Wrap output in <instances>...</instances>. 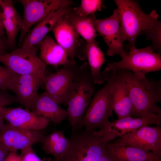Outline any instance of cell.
<instances>
[{"mask_svg": "<svg viewBox=\"0 0 161 161\" xmlns=\"http://www.w3.org/2000/svg\"><path fill=\"white\" fill-rule=\"evenodd\" d=\"M118 10L120 26L126 41L129 46L135 45L140 34H144L151 40V46L161 54V22L159 15L153 10L148 14L141 9L137 1L132 0H114Z\"/></svg>", "mask_w": 161, "mask_h": 161, "instance_id": "obj_1", "label": "cell"}, {"mask_svg": "<svg viewBox=\"0 0 161 161\" xmlns=\"http://www.w3.org/2000/svg\"><path fill=\"white\" fill-rule=\"evenodd\" d=\"M115 71L127 86L132 105L131 117L161 114V109L157 104L161 102V78L157 80L145 75L138 76L126 69Z\"/></svg>", "mask_w": 161, "mask_h": 161, "instance_id": "obj_2", "label": "cell"}, {"mask_svg": "<svg viewBox=\"0 0 161 161\" xmlns=\"http://www.w3.org/2000/svg\"><path fill=\"white\" fill-rule=\"evenodd\" d=\"M107 142L94 129L76 128L72 131L69 146L58 161H114L106 151Z\"/></svg>", "mask_w": 161, "mask_h": 161, "instance_id": "obj_3", "label": "cell"}, {"mask_svg": "<svg viewBox=\"0 0 161 161\" xmlns=\"http://www.w3.org/2000/svg\"><path fill=\"white\" fill-rule=\"evenodd\" d=\"M95 90V84L85 62L76 72L67 101V117L72 130L81 123Z\"/></svg>", "mask_w": 161, "mask_h": 161, "instance_id": "obj_4", "label": "cell"}, {"mask_svg": "<svg viewBox=\"0 0 161 161\" xmlns=\"http://www.w3.org/2000/svg\"><path fill=\"white\" fill-rule=\"evenodd\" d=\"M102 73L106 83L93 97L79 125L87 129L103 128L109 121V119L112 114L114 100L112 77L108 70H104Z\"/></svg>", "mask_w": 161, "mask_h": 161, "instance_id": "obj_5", "label": "cell"}, {"mask_svg": "<svg viewBox=\"0 0 161 161\" xmlns=\"http://www.w3.org/2000/svg\"><path fill=\"white\" fill-rule=\"evenodd\" d=\"M128 47L129 52L124 58L118 62L108 63L105 69H126L139 76L160 71L161 55L154 52L151 46L137 48L134 45Z\"/></svg>", "mask_w": 161, "mask_h": 161, "instance_id": "obj_6", "label": "cell"}, {"mask_svg": "<svg viewBox=\"0 0 161 161\" xmlns=\"http://www.w3.org/2000/svg\"><path fill=\"white\" fill-rule=\"evenodd\" d=\"M36 46L21 47L0 56V62L17 74H34L45 76L47 65L36 55Z\"/></svg>", "mask_w": 161, "mask_h": 161, "instance_id": "obj_7", "label": "cell"}, {"mask_svg": "<svg viewBox=\"0 0 161 161\" xmlns=\"http://www.w3.org/2000/svg\"><path fill=\"white\" fill-rule=\"evenodd\" d=\"M23 7V26L19 39L23 41L31 27L37 24L53 11L73 4L70 0H19Z\"/></svg>", "mask_w": 161, "mask_h": 161, "instance_id": "obj_8", "label": "cell"}, {"mask_svg": "<svg viewBox=\"0 0 161 161\" xmlns=\"http://www.w3.org/2000/svg\"><path fill=\"white\" fill-rule=\"evenodd\" d=\"M96 32L102 36L108 47L106 55L109 56L118 55L122 58L128 53L125 49L126 41L120 23L117 9L114 10L109 17L96 19L95 23Z\"/></svg>", "mask_w": 161, "mask_h": 161, "instance_id": "obj_9", "label": "cell"}, {"mask_svg": "<svg viewBox=\"0 0 161 161\" xmlns=\"http://www.w3.org/2000/svg\"><path fill=\"white\" fill-rule=\"evenodd\" d=\"M161 125V114H150L138 117H128L109 121L97 131L109 142L129 133L146 126Z\"/></svg>", "mask_w": 161, "mask_h": 161, "instance_id": "obj_10", "label": "cell"}, {"mask_svg": "<svg viewBox=\"0 0 161 161\" xmlns=\"http://www.w3.org/2000/svg\"><path fill=\"white\" fill-rule=\"evenodd\" d=\"M76 63L62 66L56 72L46 76L44 83L46 92L58 103L67 105L76 72Z\"/></svg>", "mask_w": 161, "mask_h": 161, "instance_id": "obj_11", "label": "cell"}, {"mask_svg": "<svg viewBox=\"0 0 161 161\" xmlns=\"http://www.w3.org/2000/svg\"><path fill=\"white\" fill-rule=\"evenodd\" d=\"M45 77L34 74L21 75L12 72L7 82V90L14 93L18 102L30 110Z\"/></svg>", "mask_w": 161, "mask_h": 161, "instance_id": "obj_12", "label": "cell"}, {"mask_svg": "<svg viewBox=\"0 0 161 161\" xmlns=\"http://www.w3.org/2000/svg\"><path fill=\"white\" fill-rule=\"evenodd\" d=\"M112 142L134 146L161 158V128L146 126L127 133Z\"/></svg>", "mask_w": 161, "mask_h": 161, "instance_id": "obj_13", "label": "cell"}, {"mask_svg": "<svg viewBox=\"0 0 161 161\" xmlns=\"http://www.w3.org/2000/svg\"><path fill=\"white\" fill-rule=\"evenodd\" d=\"M45 136L42 130L22 129L8 123L5 124L0 131V145L9 152L17 151L41 143Z\"/></svg>", "mask_w": 161, "mask_h": 161, "instance_id": "obj_14", "label": "cell"}, {"mask_svg": "<svg viewBox=\"0 0 161 161\" xmlns=\"http://www.w3.org/2000/svg\"><path fill=\"white\" fill-rule=\"evenodd\" d=\"M65 15L52 30L57 42L65 50L70 60L74 61L77 57L80 60H84L85 43L80 41L79 35L68 23Z\"/></svg>", "mask_w": 161, "mask_h": 161, "instance_id": "obj_15", "label": "cell"}, {"mask_svg": "<svg viewBox=\"0 0 161 161\" xmlns=\"http://www.w3.org/2000/svg\"><path fill=\"white\" fill-rule=\"evenodd\" d=\"M0 114L10 124L25 130L41 131L47 126L49 122L32 111L20 107H2Z\"/></svg>", "mask_w": 161, "mask_h": 161, "instance_id": "obj_16", "label": "cell"}, {"mask_svg": "<svg viewBox=\"0 0 161 161\" xmlns=\"http://www.w3.org/2000/svg\"><path fill=\"white\" fill-rule=\"evenodd\" d=\"M71 6L60 8L49 14L38 23L26 35L22 47H30L39 45L59 20L71 9Z\"/></svg>", "mask_w": 161, "mask_h": 161, "instance_id": "obj_17", "label": "cell"}, {"mask_svg": "<svg viewBox=\"0 0 161 161\" xmlns=\"http://www.w3.org/2000/svg\"><path fill=\"white\" fill-rule=\"evenodd\" d=\"M105 149L114 161H161V158L151 152L112 142L106 143Z\"/></svg>", "mask_w": 161, "mask_h": 161, "instance_id": "obj_18", "label": "cell"}, {"mask_svg": "<svg viewBox=\"0 0 161 161\" xmlns=\"http://www.w3.org/2000/svg\"><path fill=\"white\" fill-rule=\"evenodd\" d=\"M30 110L55 124H60L67 116V111L62 108L46 91L38 94Z\"/></svg>", "mask_w": 161, "mask_h": 161, "instance_id": "obj_19", "label": "cell"}, {"mask_svg": "<svg viewBox=\"0 0 161 161\" xmlns=\"http://www.w3.org/2000/svg\"><path fill=\"white\" fill-rule=\"evenodd\" d=\"M104 69L109 71L112 77L114 100L113 110L117 114L118 119L131 117L132 105L126 84L117 76L115 70Z\"/></svg>", "mask_w": 161, "mask_h": 161, "instance_id": "obj_20", "label": "cell"}, {"mask_svg": "<svg viewBox=\"0 0 161 161\" xmlns=\"http://www.w3.org/2000/svg\"><path fill=\"white\" fill-rule=\"evenodd\" d=\"M40 59L47 65L57 67L76 64L70 60L64 49L54 39L47 35L40 44Z\"/></svg>", "mask_w": 161, "mask_h": 161, "instance_id": "obj_21", "label": "cell"}, {"mask_svg": "<svg viewBox=\"0 0 161 161\" xmlns=\"http://www.w3.org/2000/svg\"><path fill=\"white\" fill-rule=\"evenodd\" d=\"M67 21L79 35L87 43L95 41L97 35L95 23L97 19L95 14L85 17L77 15L71 9L65 15Z\"/></svg>", "mask_w": 161, "mask_h": 161, "instance_id": "obj_22", "label": "cell"}, {"mask_svg": "<svg viewBox=\"0 0 161 161\" xmlns=\"http://www.w3.org/2000/svg\"><path fill=\"white\" fill-rule=\"evenodd\" d=\"M84 54L92 79L95 84H102L105 81V77L101 72V69L106 61L103 52L99 47L97 43L95 41L85 43Z\"/></svg>", "mask_w": 161, "mask_h": 161, "instance_id": "obj_23", "label": "cell"}, {"mask_svg": "<svg viewBox=\"0 0 161 161\" xmlns=\"http://www.w3.org/2000/svg\"><path fill=\"white\" fill-rule=\"evenodd\" d=\"M64 132V130L55 131L45 136L41 142L43 150L52 155L55 161L62 158L69 144V140L65 137Z\"/></svg>", "mask_w": 161, "mask_h": 161, "instance_id": "obj_24", "label": "cell"}, {"mask_svg": "<svg viewBox=\"0 0 161 161\" xmlns=\"http://www.w3.org/2000/svg\"><path fill=\"white\" fill-rule=\"evenodd\" d=\"M103 1L101 0H82L80 5L73 10L78 15L85 17L101 10Z\"/></svg>", "mask_w": 161, "mask_h": 161, "instance_id": "obj_25", "label": "cell"}, {"mask_svg": "<svg viewBox=\"0 0 161 161\" xmlns=\"http://www.w3.org/2000/svg\"><path fill=\"white\" fill-rule=\"evenodd\" d=\"M3 22L7 36L6 43L7 46L13 47L15 44L17 33L21 27L15 20L4 16L1 12Z\"/></svg>", "mask_w": 161, "mask_h": 161, "instance_id": "obj_26", "label": "cell"}, {"mask_svg": "<svg viewBox=\"0 0 161 161\" xmlns=\"http://www.w3.org/2000/svg\"><path fill=\"white\" fill-rule=\"evenodd\" d=\"M0 7L3 15L16 21L20 26L21 29L23 26L22 18L15 8L13 1L0 0Z\"/></svg>", "mask_w": 161, "mask_h": 161, "instance_id": "obj_27", "label": "cell"}, {"mask_svg": "<svg viewBox=\"0 0 161 161\" xmlns=\"http://www.w3.org/2000/svg\"><path fill=\"white\" fill-rule=\"evenodd\" d=\"M32 146L29 145L21 150L20 156L21 161H50L48 158L41 160L36 154Z\"/></svg>", "mask_w": 161, "mask_h": 161, "instance_id": "obj_28", "label": "cell"}, {"mask_svg": "<svg viewBox=\"0 0 161 161\" xmlns=\"http://www.w3.org/2000/svg\"><path fill=\"white\" fill-rule=\"evenodd\" d=\"M17 102H18L16 96L11 95L7 90L0 89V109Z\"/></svg>", "mask_w": 161, "mask_h": 161, "instance_id": "obj_29", "label": "cell"}, {"mask_svg": "<svg viewBox=\"0 0 161 161\" xmlns=\"http://www.w3.org/2000/svg\"><path fill=\"white\" fill-rule=\"evenodd\" d=\"M12 72L0 65V89L7 90V83Z\"/></svg>", "mask_w": 161, "mask_h": 161, "instance_id": "obj_30", "label": "cell"}, {"mask_svg": "<svg viewBox=\"0 0 161 161\" xmlns=\"http://www.w3.org/2000/svg\"><path fill=\"white\" fill-rule=\"evenodd\" d=\"M4 161H21L20 155L17 151L9 152Z\"/></svg>", "mask_w": 161, "mask_h": 161, "instance_id": "obj_31", "label": "cell"}, {"mask_svg": "<svg viewBox=\"0 0 161 161\" xmlns=\"http://www.w3.org/2000/svg\"><path fill=\"white\" fill-rule=\"evenodd\" d=\"M6 41H5L0 36V56L7 53L6 50L7 47Z\"/></svg>", "mask_w": 161, "mask_h": 161, "instance_id": "obj_32", "label": "cell"}, {"mask_svg": "<svg viewBox=\"0 0 161 161\" xmlns=\"http://www.w3.org/2000/svg\"><path fill=\"white\" fill-rule=\"evenodd\" d=\"M9 153L0 145V161H4Z\"/></svg>", "mask_w": 161, "mask_h": 161, "instance_id": "obj_33", "label": "cell"}, {"mask_svg": "<svg viewBox=\"0 0 161 161\" xmlns=\"http://www.w3.org/2000/svg\"><path fill=\"white\" fill-rule=\"evenodd\" d=\"M1 12H0V36L2 38L5 33L4 28L1 16Z\"/></svg>", "mask_w": 161, "mask_h": 161, "instance_id": "obj_34", "label": "cell"}, {"mask_svg": "<svg viewBox=\"0 0 161 161\" xmlns=\"http://www.w3.org/2000/svg\"><path fill=\"white\" fill-rule=\"evenodd\" d=\"M4 120V118L0 114V131L5 125Z\"/></svg>", "mask_w": 161, "mask_h": 161, "instance_id": "obj_35", "label": "cell"}]
</instances>
